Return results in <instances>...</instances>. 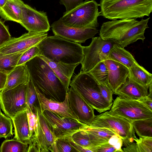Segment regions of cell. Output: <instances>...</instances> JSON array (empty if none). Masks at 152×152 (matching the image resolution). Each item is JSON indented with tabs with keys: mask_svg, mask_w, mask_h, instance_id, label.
Instances as JSON below:
<instances>
[{
	"mask_svg": "<svg viewBox=\"0 0 152 152\" xmlns=\"http://www.w3.org/2000/svg\"><path fill=\"white\" fill-rule=\"evenodd\" d=\"M150 18L140 20L126 18L103 23L99 30V37L104 40H111L123 48L138 40L143 42Z\"/></svg>",
	"mask_w": 152,
	"mask_h": 152,
	"instance_id": "cell-1",
	"label": "cell"
},
{
	"mask_svg": "<svg viewBox=\"0 0 152 152\" xmlns=\"http://www.w3.org/2000/svg\"><path fill=\"white\" fill-rule=\"evenodd\" d=\"M34 87L46 98L58 102L65 98L66 88L47 63L37 56L25 64Z\"/></svg>",
	"mask_w": 152,
	"mask_h": 152,
	"instance_id": "cell-2",
	"label": "cell"
},
{
	"mask_svg": "<svg viewBox=\"0 0 152 152\" xmlns=\"http://www.w3.org/2000/svg\"><path fill=\"white\" fill-rule=\"evenodd\" d=\"M37 45L40 55L51 60L75 64H81L83 58V46L57 35L47 36Z\"/></svg>",
	"mask_w": 152,
	"mask_h": 152,
	"instance_id": "cell-3",
	"label": "cell"
},
{
	"mask_svg": "<svg viewBox=\"0 0 152 152\" xmlns=\"http://www.w3.org/2000/svg\"><path fill=\"white\" fill-rule=\"evenodd\" d=\"M100 16L110 20L143 18L152 12V0H101Z\"/></svg>",
	"mask_w": 152,
	"mask_h": 152,
	"instance_id": "cell-4",
	"label": "cell"
},
{
	"mask_svg": "<svg viewBox=\"0 0 152 152\" xmlns=\"http://www.w3.org/2000/svg\"><path fill=\"white\" fill-rule=\"evenodd\" d=\"M70 86L99 113L110 109L113 103H108L104 98L99 83L88 72L81 70L73 77Z\"/></svg>",
	"mask_w": 152,
	"mask_h": 152,
	"instance_id": "cell-5",
	"label": "cell"
},
{
	"mask_svg": "<svg viewBox=\"0 0 152 152\" xmlns=\"http://www.w3.org/2000/svg\"><path fill=\"white\" fill-rule=\"evenodd\" d=\"M99 4L94 0L85 1L68 12H65L61 19L67 26L77 28H96L99 26Z\"/></svg>",
	"mask_w": 152,
	"mask_h": 152,
	"instance_id": "cell-6",
	"label": "cell"
},
{
	"mask_svg": "<svg viewBox=\"0 0 152 152\" xmlns=\"http://www.w3.org/2000/svg\"><path fill=\"white\" fill-rule=\"evenodd\" d=\"M88 125L111 130L121 138L125 146L137 138L131 121L122 117L110 114L108 111L95 115Z\"/></svg>",
	"mask_w": 152,
	"mask_h": 152,
	"instance_id": "cell-7",
	"label": "cell"
},
{
	"mask_svg": "<svg viewBox=\"0 0 152 152\" xmlns=\"http://www.w3.org/2000/svg\"><path fill=\"white\" fill-rule=\"evenodd\" d=\"M108 113L130 121L152 118V111L138 99L117 96Z\"/></svg>",
	"mask_w": 152,
	"mask_h": 152,
	"instance_id": "cell-8",
	"label": "cell"
},
{
	"mask_svg": "<svg viewBox=\"0 0 152 152\" xmlns=\"http://www.w3.org/2000/svg\"><path fill=\"white\" fill-rule=\"evenodd\" d=\"M115 43L99 37H93L90 45L83 46V58L81 70L88 72L100 61L107 59L109 53Z\"/></svg>",
	"mask_w": 152,
	"mask_h": 152,
	"instance_id": "cell-9",
	"label": "cell"
},
{
	"mask_svg": "<svg viewBox=\"0 0 152 152\" xmlns=\"http://www.w3.org/2000/svg\"><path fill=\"white\" fill-rule=\"evenodd\" d=\"M27 83L20 84L4 92L0 91L1 108L11 119L26 109Z\"/></svg>",
	"mask_w": 152,
	"mask_h": 152,
	"instance_id": "cell-10",
	"label": "cell"
},
{
	"mask_svg": "<svg viewBox=\"0 0 152 152\" xmlns=\"http://www.w3.org/2000/svg\"><path fill=\"white\" fill-rule=\"evenodd\" d=\"M37 126L30 139L27 152H49L56 140L39 107L37 109Z\"/></svg>",
	"mask_w": 152,
	"mask_h": 152,
	"instance_id": "cell-11",
	"label": "cell"
},
{
	"mask_svg": "<svg viewBox=\"0 0 152 152\" xmlns=\"http://www.w3.org/2000/svg\"><path fill=\"white\" fill-rule=\"evenodd\" d=\"M42 112L56 140L71 137L86 125L78 120L62 117L47 110Z\"/></svg>",
	"mask_w": 152,
	"mask_h": 152,
	"instance_id": "cell-12",
	"label": "cell"
},
{
	"mask_svg": "<svg viewBox=\"0 0 152 152\" xmlns=\"http://www.w3.org/2000/svg\"><path fill=\"white\" fill-rule=\"evenodd\" d=\"M28 31L46 33L50 26L46 12L38 11L24 3L21 7L20 23Z\"/></svg>",
	"mask_w": 152,
	"mask_h": 152,
	"instance_id": "cell-13",
	"label": "cell"
},
{
	"mask_svg": "<svg viewBox=\"0 0 152 152\" xmlns=\"http://www.w3.org/2000/svg\"><path fill=\"white\" fill-rule=\"evenodd\" d=\"M48 33L31 31L19 37H11L8 41L0 46V52L4 54L17 53L26 50L37 45L48 36Z\"/></svg>",
	"mask_w": 152,
	"mask_h": 152,
	"instance_id": "cell-14",
	"label": "cell"
},
{
	"mask_svg": "<svg viewBox=\"0 0 152 152\" xmlns=\"http://www.w3.org/2000/svg\"><path fill=\"white\" fill-rule=\"evenodd\" d=\"M51 27L54 35L80 44L94 37L98 33L96 28H77L67 26L63 23L61 18L54 22Z\"/></svg>",
	"mask_w": 152,
	"mask_h": 152,
	"instance_id": "cell-15",
	"label": "cell"
},
{
	"mask_svg": "<svg viewBox=\"0 0 152 152\" xmlns=\"http://www.w3.org/2000/svg\"><path fill=\"white\" fill-rule=\"evenodd\" d=\"M35 88L39 107L42 112L47 110L62 117L78 120L71 107L67 92L64 100L62 102H58L46 98L37 88Z\"/></svg>",
	"mask_w": 152,
	"mask_h": 152,
	"instance_id": "cell-16",
	"label": "cell"
},
{
	"mask_svg": "<svg viewBox=\"0 0 152 152\" xmlns=\"http://www.w3.org/2000/svg\"><path fill=\"white\" fill-rule=\"evenodd\" d=\"M67 93L71 107L78 120L89 125L95 116L94 109L71 87L69 88Z\"/></svg>",
	"mask_w": 152,
	"mask_h": 152,
	"instance_id": "cell-17",
	"label": "cell"
},
{
	"mask_svg": "<svg viewBox=\"0 0 152 152\" xmlns=\"http://www.w3.org/2000/svg\"><path fill=\"white\" fill-rule=\"evenodd\" d=\"M104 62L108 71V84L113 93L126 81L129 76V69L112 60L107 59Z\"/></svg>",
	"mask_w": 152,
	"mask_h": 152,
	"instance_id": "cell-18",
	"label": "cell"
},
{
	"mask_svg": "<svg viewBox=\"0 0 152 152\" xmlns=\"http://www.w3.org/2000/svg\"><path fill=\"white\" fill-rule=\"evenodd\" d=\"M45 61L62 83L67 92L71 79L75 68L80 64H69L50 60L42 56H38Z\"/></svg>",
	"mask_w": 152,
	"mask_h": 152,
	"instance_id": "cell-19",
	"label": "cell"
},
{
	"mask_svg": "<svg viewBox=\"0 0 152 152\" xmlns=\"http://www.w3.org/2000/svg\"><path fill=\"white\" fill-rule=\"evenodd\" d=\"M148 88L140 85L128 76L125 82L113 94L122 97L139 99L148 95Z\"/></svg>",
	"mask_w": 152,
	"mask_h": 152,
	"instance_id": "cell-20",
	"label": "cell"
},
{
	"mask_svg": "<svg viewBox=\"0 0 152 152\" xmlns=\"http://www.w3.org/2000/svg\"><path fill=\"white\" fill-rule=\"evenodd\" d=\"M11 119L15 129L14 138L29 144L30 132L26 109L17 114Z\"/></svg>",
	"mask_w": 152,
	"mask_h": 152,
	"instance_id": "cell-21",
	"label": "cell"
},
{
	"mask_svg": "<svg viewBox=\"0 0 152 152\" xmlns=\"http://www.w3.org/2000/svg\"><path fill=\"white\" fill-rule=\"evenodd\" d=\"M29 79V74L25 64L17 65L7 75L5 85L1 91L4 92L20 84L27 83Z\"/></svg>",
	"mask_w": 152,
	"mask_h": 152,
	"instance_id": "cell-22",
	"label": "cell"
},
{
	"mask_svg": "<svg viewBox=\"0 0 152 152\" xmlns=\"http://www.w3.org/2000/svg\"><path fill=\"white\" fill-rule=\"evenodd\" d=\"M24 3L21 0H7L5 4L0 8V16L5 21L20 23L21 7Z\"/></svg>",
	"mask_w": 152,
	"mask_h": 152,
	"instance_id": "cell-23",
	"label": "cell"
},
{
	"mask_svg": "<svg viewBox=\"0 0 152 152\" xmlns=\"http://www.w3.org/2000/svg\"><path fill=\"white\" fill-rule=\"evenodd\" d=\"M107 59L118 62L128 69L139 65L129 52L115 43L110 51Z\"/></svg>",
	"mask_w": 152,
	"mask_h": 152,
	"instance_id": "cell-24",
	"label": "cell"
},
{
	"mask_svg": "<svg viewBox=\"0 0 152 152\" xmlns=\"http://www.w3.org/2000/svg\"><path fill=\"white\" fill-rule=\"evenodd\" d=\"M129 70V76L137 83L148 88L152 85V74L143 66L139 64L134 66Z\"/></svg>",
	"mask_w": 152,
	"mask_h": 152,
	"instance_id": "cell-25",
	"label": "cell"
},
{
	"mask_svg": "<svg viewBox=\"0 0 152 152\" xmlns=\"http://www.w3.org/2000/svg\"><path fill=\"white\" fill-rule=\"evenodd\" d=\"M26 50L7 54L0 52V72L7 75L10 73L17 66L19 59Z\"/></svg>",
	"mask_w": 152,
	"mask_h": 152,
	"instance_id": "cell-26",
	"label": "cell"
},
{
	"mask_svg": "<svg viewBox=\"0 0 152 152\" xmlns=\"http://www.w3.org/2000/svg\"><path fill=\"white\" fill-rule=\"evenodd\" d=\"M131 122L135 132L139 137H152V118Z\"/></svg>",
	"mask_w": 152,
	"mask_h": 152,
	"instance_id": "cell-27",
	"label": "cell"
},
{
	"mask_svg": "<svg viewBox=\"0 0 152 152\" xmlns=\"http://www.w3.org/2000/svg\"><path fill=\"white\" fill-rule=\"evenodd\" d=\"M28 144L13 138L4 140L0 147L1 152H27Z\"/></svg>",
	"mask_w": 152,
	"mask_h": 152,
	"instance_id": "cell-28",
	"label": "cell"
},
{
	"mask_svg": "<svg viewBox=\"0 0 152 152\" xmlns=\"http://www.w3.org/2000/svg\"><path fill=\"white\" fill-rule=\"evenodd\" d=\"M99 84H108V71L104 61L100 62L88 72Z\"/></svg>",
	"mask_w": 152,
	"mask_h": 152,
	"instance_id": "cell-29",
	"label": "cell"
},
{
	"mask_svg": "<svg viewBox=\"0 0 152 152\" xmlns=\"http://www.w3.org/2000/svg\"><path fill=\"white\" fill-rule=\"evenodd\" d=\"M26 101L27 106L36 114L37 108L39 107V103L35 87L30 78L27 84Z\"/></svg>",
	"mask_w": 152,
	"mask_h": 152,
	"instance_id": "cell-30",
	"label": "cell"
},
{
	"mask_svg": "<svg viewBox=\"0 0 152 152\" xmlns=\"http://www.w3.org/2000/svg\"><path fill=\"white\" fill-rule=\"evenodd\" d=\"M71 138L76 144L92 152V149L94 146L89 136L85 131L81 130L73 134Z\"/></svg>",
	"mask_w": 152,
	"mask_h": 152,
	"instance_id": "cell-31",
	"label": "cell"
},
{
	"mask_svg": "<svg viewBox=\"0 0 152 152\" xmlns=\"http://www.w3.org/2000/svg\"><path fill=\"white\" fill-rule=\"evenodd\" d=\"M81 130H83L108 141L112 136L115 134L117 135L110 129L104 128L93 127L87 124L84 126Z\"/></svg>",
	"mask_w": 152,
	"mask_h": 152,
	"instance_id": "cell-32",
	"label": "cell"
},
{
	"mask_svg": "<svg viewBox=\"0 0 152 152\" xmlns=\"http://www.w3.org/2000/svg\"><path fill=\"white\" fill-rule=\"evenodd\" d=\"M12 119L0 113V138H6L13 135Z\"/></svg>",
	"mask_w": 152,
	"mask_h": 152,
	"instance_id": "cell-33",
	"label": "cell"
},
{
	"mask_svg": "<svg viewBox=\"0 0 152 152\" xmlns=\"http://www.w3.org/2000/svg\"><path fill=\"white\" fill-rule=\"evenodd\" d=\"M71 137L56 140L55 144L58 152H77L71 143Z\"/></svg>",
	"mask_w": 152,
	"mask_h": 152,
	"instance_id": "cell-34",
	"label": "cell"
},
{
	"mask_svg": "<svg viewBox=\"0 0 152 152\" xmlns=\"http://www.w3.org/2000/svg\"><path fill=\"white\" fill-rule=\"evenodd\" d=\"M40 51L37 45L32 47L23 53L18 61L17 66L24 64L31 59L40 55Z\"/></svg>",
	"mask_w": 152,
	"mask_h": 152,
	"instance_id": "cell-35",
	"label": "cell"
},
{
	"mask_svg": "<svg viewBox=\"0 0 152 152\" xmlns=\"http://www.w3.org/2000/svg\"><path fill=\"white\" fill-rule=\"evenodd\" d=\"M26 110L30 132V139L36 131L37 118L36 114L33 112L27 106Z\"/></svg>",
	"mask_w": 152,
	"mask_h": 152,
	"instance_id": "cell-36",
	"label": "cell"
},
{
	"mask_svg": "<svg viewBox=\"0 0 152 152\" xmlns=\"http://www.w3.org/2000/svg\"><path fill=\"white\" fill-rule=\"evenodd\" d=\"M11 37L7 27L0 19V46L9 40Z\"/></svg>",
	"mask_w": 152,
	"mask_h": 152,
	"instance_id": "cell-37",
	"label": "cell"
},
{
	"mask_svg": "<svg viewBox=\"0 0 152 152\" xmlns=\"http://www.w3.org/2000/svg\"><path fill=\"white\" fill-rule=\"evenodd\" d=\"M102 95L110 103H113V92L108 84H99Z\"/></svg>",
	"mask_w": 152,
	"mask_h": 152,
	"instance_id": "cell-38",
	"label": "cell"
},
{
	"mask_svg": "<svg viewBox=\"0 0 152 152\" xmlns=\"http://www.w3.org/2000/svg\"><path fill=\"white\" fill-rule=\"evenodd\" d=\"M108 142L114 147L116 152H124L121 148L123 144V140L117 135L115 134L112 136L109 140Z\"/></svg>",
	"mask_w": 152,
	"mask_h": 152,
	"instance_id": "cell-39",
	"label": "cell"
},
{
	"mask_svg": "<svg viewBox=\"0 0 152 152\" xmlns=\"http://www.w3.org/2000/svg\"><path fill=\"white\" fill-rule=\"evenodd\" d=\"M60 4L64 5L66 11L68 12L83 2V0H59Z\"/></svg>",
	"mask_w": 152,
	"mask_h": 152,
	"instance_id": "cell-40",
	"label": "cell"
},
{
	"mask_svg": "<svg viewBox=\"0 0 152 152\" xmlns=\"http://www.w3.org/2000/svg\"><path fill=\"white\" fill-rule=\"evenodd\" d=\"M92 152H116L114 147L108 142L94 148Z\"/></svg>",
	"mask_w": 152,
	"mask_h": 152,
	"instance_id": "cell-41",
	"label": "cell"
},
{
	"mask_svg": "<svg viewBox=\"0 0 152 152\" xmlns=\"http://www.w3.org/2000/svg\"><path fill=\"white\" fill-rule=\"evenodd\" d=\"M134 140L136 142L137 145L138 152H152V149L147 147L141 141V138L140 137L138 139L137 138L134 139Z\"/></svg>",
	"mask_w": 152,
	"mask_h": 152,
	"instance_id": "cell-42",
	"label": "cell"
},
{
	"mask_svg": "<svg viewBox=\"0 0 152 152\" xmlns=\"http://www.w3.org/2000/svg\"><path fill=\"white\" fill-rule=\"evenodd\" d=\"M138 100L152 111V95L148 94L147 96Z\"/></svg>",
	"mask_w": 152,
	"mask_h": 152,
	"instance_id": "cell-43",
	"label": "cell"
},
{
	"mask_svg": "<svg viewBox=\"0 0 152 152\" xmlns=\"http://www.w3.org/2000/svg\"><path fill=\"white\" fill-rule=\"evenodd\" d=\"M124 152H138V148L136 143L133 142L128 144L125 148L123 149Z\"/></svg>",
	"mask_w": 152,
	"mask_h": 152,
	"instance_id": "cell-44",
	"label": "cell"
},
{
	"mask_svg": "<svg viewBox=\"0 0 152 152\" xmlns=\"http://www.w3.org/2000/svg\"><path fill=\"white\" fill-rule=\"evenodd\" d=\"M7 75L0 72V91L4 88L5 85Z\"/></svg>",
	"mask_w": 152,
	"mask_h": 152,
	"instance_id": "cell-45",
	"label": "cell"
},
{
	"mask_svg": "<svg viewBox=\"0 0 152 152\" xmlns=\"http://www.w3.org/2000/svg\"><path fill=\"white\" fill-rule=\"evenodd\" d=\"M141 141L147 147L152 149V137H146L141 138Z\"/></svg>",
	"mask_w": 152,
	"mask_h": 152,
	"instance_id": "cell-46",
	"label": "cell"
},
{
	"mask_svg": "<svg viewBox=\"0 0 152 152\" xmlns=\"http://www.w3.org/2000/svg\"><path fill=\"white\" fill-rule=\"evenodd\" d=\"M7 0H0V8L3 7L6 3Z\"/></svg>",
	"mask_w": 152,
	"mask_h": 152,
	"instance_id": "cell-47",
	"label": "cell"
},
{
	"mask_svg": "<svg viewBox=\"0 0 152 152\" xmlns=\"http://www.w3.org/2000/svg\"><path fill=\"white\" fill-rule=\"evenodd\" d=\"M1 113V107H0V113Z\"/></svg>",
	"mask_w": 152,
	"mask_h": 152,
	"instance_id": "cell-48",
	"label": "cell"
}]
</instances>
